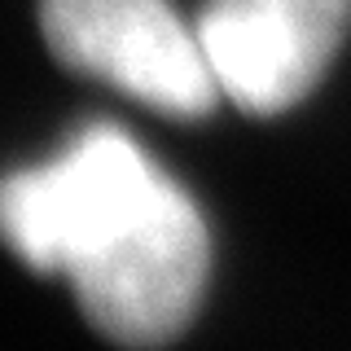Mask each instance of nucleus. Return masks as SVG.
<instances>
[{
  "label": "nucleus",
  "instance_id": "1",
  "mask_svg": "<svg viewBox=\"0 0 351 351\" xmlns=\"http://www.w3.org/2000/svg\"><path fill=\"white\" fill-rule=\"evenodd\" d=\"M0 237L31 268L71 277L84 316L123 347L184 334L211 272L197 202L114 123H88L53 162L5 176Z\"/></svg>",
  "mask_w": 351,
  "mask_h": 351
},
{
  "label": "nucleus",
  "instance_id": "2",
  "mask_svg": "<svg viewBox=\"0 0 351 351\" xmlns=\"http://www.w3.org/2000/svg\"><path fill=\"white\" fill-rule=\"evenodd\" d=\"M40 27L62 66L97 75L162 114L197 119L224 97L197 27L167 0H40Z\"/></svg>",
  "mask_w": 351,
  "mask_h": 351
},
{
  "label": "nucleus",
  "instance_id": "3",
  "mask_svg": "<svg viewBox=\"0 0 351 351\" xmlns=\"http://www.w3.org/2000/svg\"><path fill=\"white\" fill-rule=\"evenodd\" d=\"M351 22V0H206L197 40L219 93L250 114L303 101Z\"/></svg>",
  "mask_w": 351,
  "mask_h": 351
}]
</instances>
